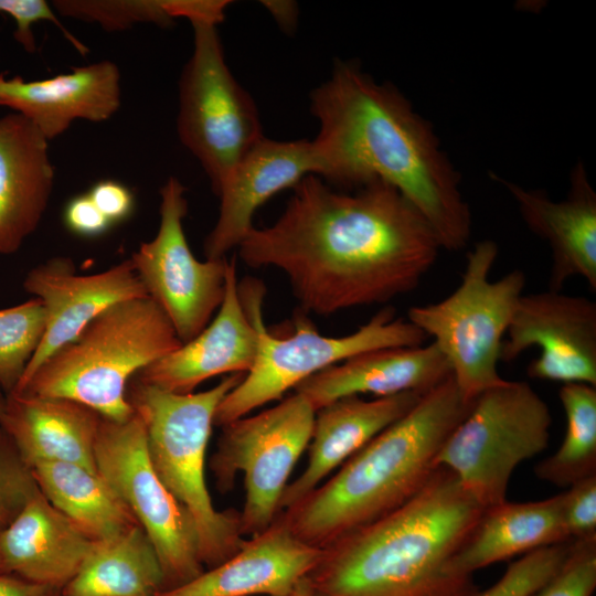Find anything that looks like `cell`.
<instances>
[{
  "mask_svg": "<svg viewBox=\"0 0 596 596\" xmlns=\"http://www.w3.org/2000/svg\"><path fill=\"white\" fill-rule=\"evenodd\" d=\"M237 248L252 268L280 269L301 308L318 316L416 289L443 249L425 216L393 185L375 181L342 191L313 174L294 188L276 222L254 227Z\"/></svg>",
  "mask_w": 596,
  "mask_h": 596,
  "instance_id": "6da1fadb",
  "label": "cell"
},
{
  "mask_svg": "<svg viewBox=\"0 0 596 596\" xmlns=\"http://www.w3.org/2000/svg\"><path fill=\"white\" fill-rule=\"evenodd\" d=\"M310 111L320 126L313 142L326 163L322 180L345 191L391 184L425 216L443 249L467 245L472 220L460 173L432 123L395 85L337 60L331 76L311 92Z\"/></svg>",
  "mask_w": 596,
  "mask_h": 596,
  "instance_id": "7a4b0ae2",
  "label": "cell"
},
{
  "mask_svg": "<svg viewBox=\"0 0 596 596\" xmlns=\"http://www.w3.org/2000/svg\"><path fill=\"white\" fill-rule=\"evenodd\" d=\"M483 511L438 466L406 503L321 549L306 579L315 596H479L454 560Z\"/></svg>",
  "mask_w": 596,
  "mask_h": 596,
  "instance_id": "3957f363",
  "label": "cell"
},
{
  "mask_svg": "<svg viewBox=\"0 0 596 596\" xmlns=\"http://www.w3.org/2000/svg\"><path fill=\"white\" fill-rule=\"evenodd\" d=\"M473 402L462 397L449 375L277 518L296 538L323 549L393 512L428 481L441 445Z\"/></svg>",
  "mask_w": 596,
  "mask_h": 596,
  "instance_id": "277c9868",
  "label": "cell"
},
{
  "mask_svg": "<svg viewBox=\"0 0 596 596\" xmlns=\"http://www.w3.org/2000/svg\"><path fill=\"white\" fill-rule=\"evenodd\" d=\"M181 344L151 298L125 300L94 318L15 392L67 398L124 422L134 415L127 398L130 380Z\"/></svg>",
  "mask_w": 596,
  "mask_h": 596,
  "instance_id": "5b68a950",
  "label": "cell"
},
{
  "mask_svg": "<svg viewBox=\"0 0 596 596\" xmlns=\"http://www.w3.org/2000/svg\"><path fill=\"white\" fill-rule=\"evenodd\" d=\"M225 376L215 386L177 394L135 376L127 398L140 418L151 464L172 496L192 519L203 565L213 567L238 551L244 542L240 511H217L205 481V457L217 406L244 377Z\"/></svg>",
  "mask_w": 596,
  "mask_h": 596,
  "instance_id": "8992f818",
  "label": "cell"
},
{
  "mask_svg": "<svg viewBox=\"0 0 596 596\" xmlns=\"http://www.w3.org/2000/svg\"><path fill=\"white\" fill-rule=\"evenodd\" d=\"M498 253L494 241L476 243L458 287L443 300L407 312V320L433 338L467 402L505 381L498 372L501 347L525 286L521 269L490 280Z\"/></svg>",
  "mask_w": 596,
  "mask_h": 596,
  "instance_id": "52a82bcc",
  "label": "cell"
},
{
  "mask_svg": "<svg viewBox=\"0 0 596 596\" xmlns=\"http://www.w3.org/2000/svg\"><path fill=\"white\" fill-rule=\"evenodd\" d=\"M245 310L257 331V353L251 370L216 408L214 425L223 426L279 401L289 390L316 373L354 355L383 349L419 347L427 337L413 323L395 319L390 307L381 309L365 324L343 337L320 334L305 319L286 338L272 334L263 321L264 287L256 280L238 284Z\"/></svg>",
  "mask_w": 596,
  "mask_h": 596,
  "instance_id": "ba28073f",
  "label": "cell"
},
{
  "mask_svg": "<svg viewBox=\"0 0 596 596\" xmlns=\"http://www.w3.org/2000/svg\"><path fill=\"white\" fill-rule=\"evenodd\" d=\"M546 402L524 381H504L481 393L441 445L436 467L453 471L485 509L504 502L519 464L550 441Z\"/></svg>",
  "mask_w": 596,
  "mask_h": 596,
  "instance_id": "9c48e42d",
  "label": "cell"
},
{
  "mask_svg": "<svg viewBox=\"0 0 596 596\" xmlns=\"http://www.w3.org/2000/svg\"><path fill=\"white\" fill-rule=\"evenodd\" d=\"M315 415L308 400L294 392L267 409L221 426L210 469L223 494L243 473L240 528L244 538L264 532L278 517L289 477L309 445Z\"/></svg>",
  "mask_w": 596,
  "mask_h": 596,
  "instance_id": "30bf717a",
  "label": "cell"
},
{
  "mask_svg": "<svg viewBox=\"0 0 596 596\" xmlns=\"http://www.w3.org/2000/svg\"><path fill=\"white\" fill-rule=\"evenodd\" d=\"M191 25L193 51L179 82L177 130L216 193L264 135L255 102L225 62L216 25Z\"/></svg>",
  "mask_w": 596,
  "mask_h": 596,
  "instance_id": "8fae6325",
  "label": "cell"
},
{
  "mask_svg": "<svg viewBox=\"0 0 596 596\" xmlns=\"http://www.w3.org/2000/svg\"><path fill=\"white\" fill-rule=\"evenodd\" d=\"M95 462L97 472L124 501L153 544L166 589L201 574L204 565L194 523L157 475L137 414L124 422L102 417Z\"/></svg>",
  "mask_w": 596,
  "mask_h": 596,
  "instance_id": "7c38bea8",
  "label": "cell"
},
{
  "mask_svg": "<svg viewBox=\"0 0 596 596\" xmlns=\"http://www.w3.org/2000/svg\"><path fill=\"white\" fill-rule=\"evenodd\" d=\"M185 187L170 177L160 189V223L156 236L141 243L130 260L148 297L163 311L179 340L198 336L219 310L225 294L230 260L195 258L183 220Z\"/></svg>",
  "mask_w": 596,
  "mask_h": 596,
  "instance_id": "4fadbf2b",
  "label": "cell"
},
{
  "mask_svg": "<svg viewBox=\"0 0 596 596\" xmlns=\"http://www.w3.org/2000/svg\"><path fill=\"white\" fill-rule=\"evenodd\" d=\"M536 347L531 379L596 386V302L546 290L522 295L502 342L500 361Z\"/></svg>",
  "mask_w": 596,
  "mask_h": 596,
  "instance_id": "5bb4252c",
  "label": "cell"
},
{
  "mask_svg": "<svg viewBox=\"0 0 596 596\" xmlns=\"http://www.w3.org/2000/svg\"><path fill=\"white\" fill-rule=\"evenodd\" d=\"M23 289L42 301L46 327L15 391L105 309L125 300L148 297L130 258L96 274L79 275L70 257H52L29 270Z\"/></svg>",
  "mask_w": 596,
  "mask_h": 596,
  "instance_id": "9a60e30c",
  "label": "cell"
},
{
  "mask_svg": "<svg viewBox=\"0 0 596 596\" xmlns=\"http://www.w3.org/2000/svg\"><path fill=\"white\" fill-rule=\"evenodd\" d=\"M326 172L313 140L279 141L263 137L233 168L217 192L219 216L203 244L206 259L226 257L254 228L260 205L278 192L295 188L307 175Z\"/></svg>",
  "mask_w": 596,
  "mask_h": 596,
  "instance_id": "2e32d148",
  "label": "cell"
},
{
  "mask_svg": "<svg viewBox=\"0 0 596 596\" xmlns=\"http://www.w3.org/2000/svg\"><path fill=\"white\" fill-rule=\"evenodd\" d=\"M490 178L514 200L526 227L544 240L552 255L549 289L561 291L572 277H582L596 290V192L585 166L570 173L566 198L552 200L545 191L526 189L496 172Z\"/></svg>",
  "mask_w": 596,
  "mask_h": 596,
  "instance_id": "e0dca14e",
  "label": "cell"
},
{
  "mask_svg": "<svg viewBox=\"0 0 596 596\" xmlns=\"http://www.w3.org/2000/svg\"><path fill=\"white\" fill-rule=\"evenodd\" d=\"M257 331L242 302L236 260L230 259L223 301L193 339L138 372L135 377L177 394L193 393L204 381L223 374H246L257 353Z\"/></svg>",
  "mask_w": 596,
  "mask_h": 596,
  "instance_id": "ac0fdd59",
  "label": "cell"
},
{
  "mask_svg": "<svg viewBox=\"0 0 596 596\" xmlns=\"http://www.w3.org/2000/svg\"><path fill=\"white\" fill-rule=\"evenodd\" d=\"M320 553L321 549L296 538L276 518L267 530L245 539L224 562L157 596H288Z\"/></svg>",
  "mask_w": 596,
  "mask_h": 596,
  "instance_id": "d6986e66",
  "label": "cell"
},
{
  "mask_svg": "<svg viewBox=\"0 0 596 596\" xmlns=\"http://www.w3.org/2000/svg\"><path fill=\"white\" fill-rule=\"evenodd\" d=\"M121 105V75L116 63L104 60L40 81L0 73V106L29 119L50 141L74 120L100 123Z\"/></svg>",
  "mask_w": 596,
  "mask_h": 596,
  "instance_id": "ffe728a7",
  "label": "cell"
},
{
  "mask_svg": "<svg viewBox=\"0 0 596 596\" xmlns=\"http://www.w3.org/2000/svg\"><path fill=\"white\" fill-rule=\"evenodd\" d=\"M423 395L405 392L373 400L354 395L318 409L308 462L286 487L279 513L297 504L373 437L408 413Z\"/></svg>",
  "mask_w": 596,
  "mask_h": 596,
  "instance_id": "44dd1931",
  "label": "cell"
},
{
  "mask_svg": "<svg viewBox=\"0 0 596 596\" xmlns=\"http://www.w3.org/2000/svg\"><path fill=\"white\" fill-rule=\"evenodd\" d=\"M451 375L450 366L432 342L383 348L354 355L308 377L295 387L317 412L348 396L375 397L405 392L425 394Z\"/></svg>",
  "mask_w": 596,
  "mask_h": 596,
  "instance_id": "7402d4cb",
  "label": "cell"
},
{
  "mask_svg": "<svg viewBox=\"0 0 596 596\" xmlns=\"http://www.w3.org/2000/svg\"><path fill=\"white\" fill-rule=\"evenodd\" d=\"M54 184L49 140L25 117H0V254L20 249L40 225Z\"/></svg>",
  "mask_w": 596,
  "mask_h": 596,
  "instance_id": "603a6c76",
  "label": "cell"
},
{
  "mask_svg": "<svg viewBox=\"0 0 596 596\" xmlns=\"http://www.w3.org/2000/svg\"><path fill=\"white\" fill-rule=\"evenodd\" d=\"M95 544L39 490L0 533V556L7 573L63 588Z\"/></svg>",
  "mask_w": 596,
  "mask_h": 596,
  "instance_id": "cb8c5ba5",
  "label": "cell"
},
{
  "mask_svg": "<svg viewBox=\"0 0 596 596\" xmlns=\"http://www.w3.org/2000/svg\"><path fill=\"white\" fill-rule=\"evenodd\" d=\"M102 417L77 402L13 392L0 427L30 467L39 461L79 465L97 472L95 444Z\"/></svg>",
  "mask_w": 596,
  "mask_h": 596,
  "instance_id": "d4e9b609",
  "label": "cell"
},
{
  "mask_svg": "<svg viewBox=\"0 0 596 596\" xmlns=\"http://www.w3.org/2000/svg\"><path fill=\"white\" fill-rule=\"evenodd\" d=\"M562 493L533 502H509L485 509L472 534L455 556L465 574L540 547L570 542Z\"/></svg>",
  "mask_w": 596,
  "mask_h": 596,
  "instance_id": "484cf974",
  "label": "cell"
},
{
  "mask_svg": "<svg viewBox=\"0 0 596 596\" xmlns=\"http://www.w3.org/2000/svg\"><path fill=\"white\" fill-rule=\"evenodd\" d=\"M166 589L153 544L140 525L96 542L62 596H157Z\"/></svg>",
  "mask_w": 596,
  "mask_h": 596,
  "instance_id": "4316f807",
  "label": "cell"
},
{
  "mask_svg": "<svg viewBox=\"0 0 596 596\" xmlns=\"http://www.w3.org/2000/svg\"><path fill=\"white\" fill-rule=\"evenodd\" d=\"M31 469L49 502L94 541L113 539L139 525L98 472L62 461H39Z\"/></svg>",
  "mask_w": 596,
  "mask_h": 596,
  "instance_id": "83f0119b",
  "label": "cell"
},
{
  "mask_svg": "<svg viewBox=\"0 0 596 596\" xmlns=\"http://www.w3.org/2000/svg\"><path fill=\"white\" fill-rule=\"evenodd\" d=\"M230 3L226 0H55L53 7L61 15L115 32L137 23L166 28L180 18L190 23L217 25Z\"/></svg>",
  "mask_w": 596,
  "mask_h": 596,
  "instance_id": "f1b7e54d",
  "label": "cell"
},
{
  "mask_svg": "<svg viewBox=\"0 0 596 596\" xmlns=\"http://www.w3.org/2000/svg\"><path fill=\"white\" fill-rule=\"evenodd\" d=\"M566 432L560 448L535 466L539 479L557 487L596 475V386L566 383L560 389Z\"/></svg>",
  "mask_w": 596,
  "mask_h": 596,
  "instance_id": "f546056e",
  "label": "cell"
},
{
  "mask_svg": "<svg viewBox=\"0 0 596 596\" xmlns=\"http://www.w3.org/2000/svg\"><path fill=\"white\" fill-rule=\"evenodd\" d=\"M46 327L39 298L0 309V387L9 395L20 384Z\"/></svg>",
  "mask_w": 596,
  "mask_h": 596,
  "instance_id": "4dcf8cb0",
  "label": "cell"
},
{
  "mask_svg": "<svg viewBox=\"0 0 596 596\" xmlns=\"http://www.w3.org/2000/svg\"><path fill=\"white\" fill-rule=\"evenodd\" d=\"M570 543H560L525 553L509 565L502 577L479 596H530L544 585L564 562Z\"/></svg>",
  "mask_w": 596,
  "mask_h": 596,
  "instance_id": "1f68e13d",
  "label": "cell"
},
{
  "mask_svg": "<svg viewBox=\"0 0 596 596\" xmlns=\"http://www.w3.org/2000/svg\"><path fill=\"white\" fill-rule=\"evenodd\" d=\"M39 490L30 465L0 427V533Z\"/></svg>",
  "mask_w": 596,
  "mask_h": 596,
  "instance_id": "d6a6232c",
  "label": "cell"
},
{
  "mask_svg": "<svg viewBox=\"0 0 596 596\" xmlns=\"http://www.w3.org/2000/svg\"><path fill=\"white\" fill-rule=\"evenodd\" d=\"M596 588V536L572 540L556 573L530 596H592Z\"/></svg>",
  "mask_w": 596,
  "mask_h": 596,
  "instance_id": "836d02e7",
  "label": "cell"
},
{
  "mask_svg": "<svg viewBox=\"0 0 596 596\" xmlns=\"http://www.w3.org/2000/svg\"><path fill=\"white\" fill-rule=\"evenodd\" d=\"M0 12L13 18L17 23L13 38L29 53L36 50L32 26L40 21H49L57 26L79 54L86 55L89 51L83 42L60 22L57 15L45 0H0Z\"/></svg>",
  "mask_w": 596,
  "mask_h": 596,
  "instance_id": "e575fe53",
  "label": "cell"
},
{
  "mask_svg": "<svg viewBox=\"0 0 596 596\" xmlns=\"http://www.w3.org/2000/svg\"><path fill=\"white\" fill-rule=\"evenodd\" d=\"M562 512L571 540L596 536V475L562 492Z\"/></svg>",
  "mask_w": 596,
  "mask_h": 596,
  "instance_id": "d590c367",
  "label": "cell"
},
{
  "mask_svg": "<svg viewBox=\"0 0 596 596\" xmlns=\"http://www.w3.org/2000/svg\"><path fill=\"white\" fill-rule=\"evenodd\" d=\"M87 194L111 225L127 220L135 207L132 192L116 180H100Z\"/></svg>",
  "mask_w": 596,
  "mask_h": 596,
  "instance_id": "8d00e7d4",
  "label": "cell"
},
{
  "mask_svg": "<svg viewBox=\"0 0 596 596\" xmlns=\"http://www.w3.org/2000/svg\"><path fill=\"white\" fill-rule=\"evenodd\" d=\"M63 221L68 231L84 237L99 236L111 227V223L97 209L87 193L76 195L67 202Z\"/></svg>",
  "mask_w": 596,
  "mask_h": 596,
  "instance_id": "74e56055",
  "label": "cell"
},
{
  "mask_svg": "<svg viewBox=\"0 0 596 596\" xmlns=\"http://www.w3.org/2000/svg\"><path fill=\"white\" fill-rule=\"evenodd\" d=\"M0 596H62V588L25 581L13 574H0Z\"/></svg>",
  "mask_w": 596,
  "mask_h": 596,
  "instance_id": "f35d334b",
  "label": "cell"
},
{
  "mask_svg": "<svg viewBox=\"0 0 596 596\" xmlns=\"http://www.w3.org/2000/svg\"><path fill=\"white\" fill-rule=\"evenodd\" d=\"M281 28L288 30L296 24L297 7L288 1H263Z\"/></svg>",
  "mask_w": 596,
  "mask_h": 596,
  "instance_id": "ab89813d",
  "label": "cell"
},
{
  "mask_svg": "<svg viewBox=\"0 0 596 596\" xmlns=\"http://www.w3.org/2000/svg\"><path fill=\"white\" fill-rule=\"evenodd\" d=\"M288 596H315L306 578L300 581Z\"/></svg>",
  "mask_w": 596,
  "mask_h": 596,
  "instance_id": "60d3db41",
  "label": "cell"
},
{
  "mask_svg": "<svg viewBox=\"0 0 596 596\" xmlns=\"http://www.w3.org/2000/svg\"><path fill=\"white\" fill-rule=\"evenodd\" d=\"M6 401H7V395L0 387V415L4 409Z\"/></svg>",
  "mask_w": 596,
  "mask_h": 596,
  "instance_id": "b9f144b4",
  "label": "cell"
},
{
  "mask_svg": "<svg viewBox=\"0 0 596 596\" xmlns=\"http://www.w3.org/2000/svg\"><path fill=\"white\" fill-rule=\"evenodd\" d=\"M0 574H7L0 556Z\"/></svg>",
  "mask_w": 596,
  "mask_h": 596,
  "instance_id": "7bdbcfd3",
  "label": "cell"
}]
</instances>
